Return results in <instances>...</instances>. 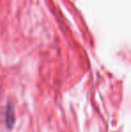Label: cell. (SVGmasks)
Listing matches in <instances>:
<instances>
[{
  "mask_svg": "<svg viewBox=\"0 0 131 132\" xmlns=\"http://www.w3.org/2000/svg\"><path fill=\"white\" fill-rule=\"evenodd\" d=\"M14 122V118L13 107L10 103H8V108H7V111H6V123L8 125V127H12Z\"/></svg>",
  "mask_w": 131,
  "mask_h": 132,
  "instance_id": "6da1fadb",
  "label": "cell"
}]
</instances>
